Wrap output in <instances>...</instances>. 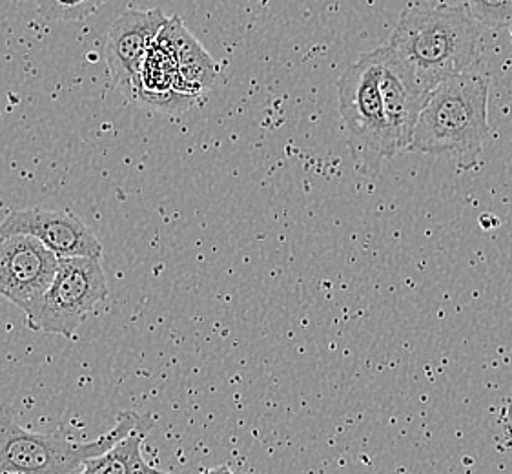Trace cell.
<instances>
[{
    "label": "cell",
    "mask_w": 512,
    "mask_h": 474,
    "mask_svg": "<svg viewBox=\"0 0 512 474\" xmlns=\"http://www.w3.org/2000/svg\"><path fill=\"white\" fill-rule=\"evenodd\" d=\"M376 53L379 59V88L383 95L387 123L394 145L401 152L409 148L414 128L431 92L421 86L407 62L389 44L376 48Z\"/></svg>",
    "instance_id": "obj_9"
},
{
    "label": "cell",
    "mask_w": 512,
    "mask_h": 474,
    "mask_svg": "<svg viewBox=\"0 0 512 474\" xmlns=\"http://www.w3.org/2000/svg\"><path fill=\"white\" fill-rule=\"evenodd\" d=\"M24 234L39 239L59 258H103V243L81 217L68 210L33 207L13 210L0 223V236Z\"/></svg>",
    "instance_id": "obj_8"
},
{
    "label": "cell",
    "mask_w": 512,
    "mask_h": 474,
    "mask_svg": "<svg viewBox=\"0 0 512 474\" xmlns=\"http://www.w3.org/2000/svg\"><path fill=\"white\" fill-rule=\"evenodd\" d=\"M106 298L108 283L101 259L59 258L52 287L28 318V327L42 334L73 338L82 321Z\"/></svg>",
    "instance_id": "obj_5"
},
{
    "label": "cell",
    "mask_w": 512,
    "mask_h": 474,
    "mask_svg": "<svg viewBox=\"0 0 512 474\" xmlns=\"http://www.w3.org/2000/svg\"><path fill=\"white\" fill-rule=\"evenodd\" d=\"M57 268L59 256L39 239L24 234L0 236V296L19 307L26 320L39 309Z\"/></svg>",
    "instance_id": "obj_6"
},
{
    "label": "cell",
    "mask_w": 512,
    "mask_h": 474,
    "mask_svg": "<svg viewBox=\"0 0 512 474\" xmlns=\"http://www.w3.org/2000/svg\"><path fill=\"white\" fill-rule=\"evenodd\" d=\"M141 414L123 411L108 433L92 442H75L62 429L33 433L0 409V474H79L90 458L106 453L134 431Z\"/></svg>",
    "instance_id": "obj_3"
},
{
    "label": "cell",
    "mask_w": 512,
    "mask_h": 474,
    "mask_svg": "<svg viewBox=\"0 0 512 474\" xmlns=\"http://www.w3.org/2000/svg\"><path fill=\"white\" fill-rule=\"evenodd\" d=\"M201 474H234V471L228 465H217V467H212V469H206Z\"/></svg>",
    "instance_id": "obj_15"
},
{
    "label": "cell",
    "mask_w": 512,
    "mask_h": 474,
    "mask_svg": "<svg viewBox=\"0 0 512 474\" xmlns=\"http://www.w3.org/2000/svg\"><path fill=\"white\" fill-rule=\"evenodd\" d=\"M339 112L349 132L354 166L365 176H376L383 161L398 154L390 134L379 88L376 50L363 53L338 79Z\"/></svg>",
    "instance_id": "obj_4"
},
{
    "label": "cell",
    "mask_w": 512,
    "mask_h": 474,
    "mask_svg": "<svg viewBox=\"0 0 512 474\" xmlns=\"http://www.w3.org/2000/svg\"><path fill=\"white\" fill-rule=\"evenodd\" d=\"M467 10L476 21L491 28L512 26V0H469Z\"/></svg>",
    "instance_id": "obj_14"
},
{
    "label": "cell",
    "mask_w": 512,
    "mask_h": 474,
    "mask_svg": "<svg viewBox=\"0 0 512 474\" xmlns=\"http://www.w3.org/2000/svg\"><path fill=\"white\" fill-rule=\"evenodd\" d=\"M489 92L491 79L487 73L467 70L443 81L432 90L407 150L449 154L460 170H472L491 134Z\"/></svg>",
    "instance_id": "obj_1"
},
{
    "label": "cell",
    "mask_w": 512,
    "mask_h": 474,
    "mask_svg": "<svg viewBox=\"0 0 512 474\" xmlns=\"http://www.w3.org/2000/svg\"><path fill=\"white\" fill-rule=\"evenodd\" d=\"M161 474H168V473H161Z\"/></svg>",
    "instance_id": "obj_17"
},
{
    "label": "cell",
    "mask_w": 512,
    "mask_h": 474,
    "mask_svg": "<svg viewBox=\"0 0 512 474\" xmlns=\"http://www.w3.org/2000/svg\"><path fill=\"white\" fill-rule=\"evenodd\" d=\"M154 427V420L150 416H143V420L135 427L132 433L123 438L119 444L113 445L106 453L90 458L82 465L79 474H161L154 467L146 464L143 456L144 438L150 434Z\"/></svg>",
    "instance_id": "obj_12"
},
{
    "label": "cell",
    "mask_w": 512,
    "mask_h": 474,
    "mask_svg": "<svg viewBox=\"0 0 512 474\" xmlns=\"http://www.w3.org/2000/svg\"><path fill=\"white\" fill-rule=\"evenodd\" d=\"M163 30L174 44L179 64L175 90L179 95L197 101L203 93L214 88L219 77V64L206 52L203 44L195 39L194 33L186 28L181 17H170Z\"/></svg>",
    "instance_id": "obj_11"
},
{
    "label": "cell",
    "mask_w": 512,
    "mask_h": 474,
    "mask_svg": "<svg viewBox=\"0 0 512 474\" xmlns=\"http://www.w3.org/2000/svg\"><path fill=\"white\" fill-rule=\"evenodd\" d=\"M389 46L432 92L443 81L471 70L480 50V28L467 6L403 13Z\"/></svg>",
    "instance_id": "obj_2"
},
{
    "label": "cell",
    "mask_w": 512,
    "mask_h": 474,
    "mask_svg": "<svg viewBox=\"0 0 512 474\" xmlns=\"http://www.w3.org/2000/svg\"><path fill=\"white\" fill-rule=\"evenodd\" d=\"M164 28V26H163ZM177 75L179 64L170 37L166 31H159L150 52L146 55L141 72V90L137 103L148 104L164 114H183L195 99L177 93Z\"/></svg>",
    "instance_id": "obj_10"
},
{
    "label": "cell",
    "mask_w": 512,
    "mask_h": 474,
    "mask_svg": "<svg viewBox=\"0 0 512 474\" xmlns=\"http://www.w3.org/2000/svg\"><path fill=\"white\" fill-rule=\"evenodd\" d=\"M108 0H35L46 21L75 22L93 15Z\"/></svg>",
    "instance_id": "obj_13"
},
{
    "label": "cell",
    "mask_w": 512,
    "mask_h": 474,
    "mask_svg": "<svg viewBox=\"0 0 512 474\" xmlns=\"http://www.w3.org/2000/svg\"><path fill=\"white\" fill-rule=\"evenodd\" d=\"M511 28H512V26H511ZM511 33H512V30H511Z\"/></svg>",
    "instance_id": "obj_18"
},
{
    "label": "cell",
    "mask_w": 512,
    "mask_h": 474,
    "mask_svg": "<svg viewBox=\"0 0 512 474\" xmlns=\"http://www.w3.org/2000/svg\"><path fill=\"white\" fill-rule=\"evenodd\" d=\"M507 423L512 427V402L509 403V407H507Z\"/></svg>",
    "instance_id": "obj_16"
},
{
    "label": "cell",
    "mask_w": 512,
    "mask_h": 474,
    "mask_svg": "<svg viewBox=\"0 0 512 474\" xmlns=\"http://www.w3.org/2000/svg\"><path fill=\"white\" fill-rule=\"evenodd\" d=\"M168 19L161 8L128 10L110 26L104 57L115 88L130 103L139 101L146 55Z\"/></svg>",
    "instance_id": "obj_7"
}]
</instances>
